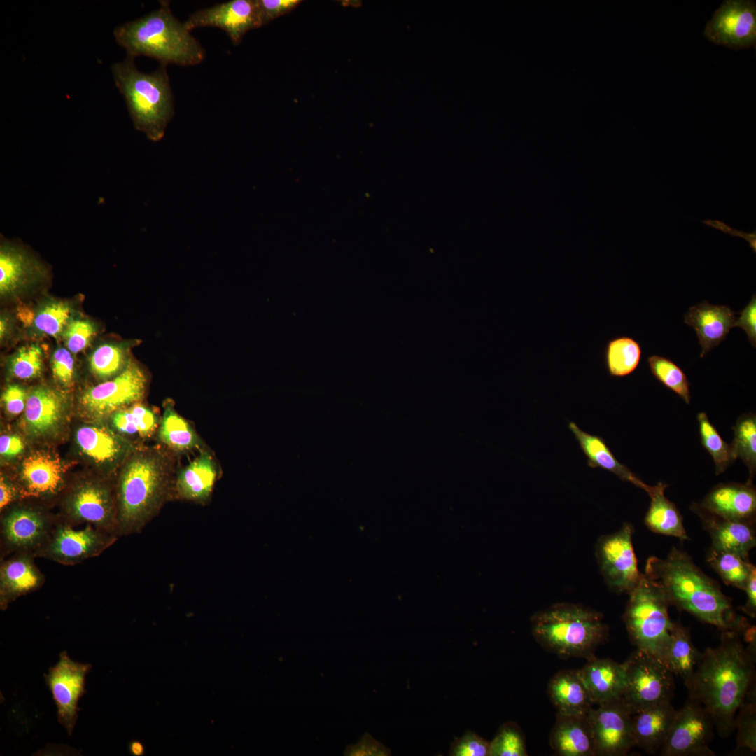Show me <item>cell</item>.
I'll use <instances>...</instances> for the list:
<instances>
[{
	"mask_svg": "<svg viewBox=\"0 0 756 756\" xmlns=\"http://www.w3.org/2000/svg\"><path fill=\"white\" fill-rule=\"evenodd\" d=\"M720 643L707 648L689 678L684 681L689 697L700 702L711 715L721 738L734 729L737 710L750 690L755 687V658L744 647L740 635L721 631Z\"/></svg>",
	"mask_w": 756,
	"mask_h": 756,
	"instance_id": "cell-1",
	"label": "cell"
},
{
	"mask_svg": "<svg viewBox=\"0 0 756 756\" xmlns=\"http://www.w3.org/2000/svg\"><path fill=\"white\" fill-rule=\"evenodd\" d=\"M175 456L162 447L135 448L114 484L118 535L139 533L172 500Z\"/></svg>",
	"mask_w": 756,
	"mask_h": 756,
	"instance_id": "cell-2",
	"label": "cell"
},
{
	"mask_svg": "<svg viewBox=\"0 0 756 756\" xmlns=\"http://www.w3.org/2000/svg\"><path fill=\"white\" fill-rule=\"evenodd\" d=\"M645 574L657 582L670 605L688 612L720 631L739 632L747 620L734 610L718 583L706 575L685 552L673 547L666 558L650 557Z\"/></svg>",
	"mask_w": 756,
	"mask_h": 756,
	"instance_id": "cell-3",
	"label": "cell"
},
{
	"mask_svg": "<svg viewBox=\"0 0 756 756\" xmlns=\"http://www.w3.org/2000/svg\"><path fill=\"white\" fill-rule=\"evenodd\" d=\"M160 7L146 15L117 27L114 37L127 56H146L160 64L192 66L201 63L205 51L172 13L169 3L160 1Z\"/></svg>",
	"mask_w": 756,
	"mask_h": 756,
	"instance_id": "cell-4",
	"label": "cell"
},
{
	"mask_svg": "<svg viewBox=\"0 0 756 756\" xmlns=\"http://www.w3.org/2000/svg\"><path fill=\"white\" fill-rule=\"evenodd\" d=\"M531 631L545 650L561 657L595 656L607 638L608 626L601 612L582 604L558 603L531 618Z\"/></svg>",
	"mask_w": 756,
	"mask_h": 756,
	"instance_id": "cell-5",
	"label": "cell"
},
{
	"mask_svg": "<svg viewBox=\"0 0 756 756\" xmlns=\"http://www.w3.org/2000/svg\"><path fill=\"white\" fill-rule=\"evenodd\" d=\"M116 87L123 95L134 127L153 141L162 139L174 113L167 66L150 74L140 71L127 56L111 66Z\"/></svg>",
	"mask_w": 756,
	"mask_h": 756,
	"instance_id": "cell-6",
	"label": "cell"
},
{
	"mask_svg": "<svg viewBox=\"0 0 756 756\" xmlns=\"http://www.w3.org/2000/svg\"><path fill=\"white\" fill-rule=\"evenodd\" d=\"M628 594L622 619L631 643L663 661L673 625L664 592L644 573Z\"/></svg>",
	"mask_w": 756,
	"mask_h": 756,
	"instance_id": "cell-7",
	"label": "cell"
},
{
	"mask_svg": "<svg viewBox=\"0 0 756 756\" xmlns=\"http://www.w3.org/2000/svg\"><path fill=\"white\" fill-rule=\"evenodd\" d=\"M63 492L59 521L73 526L90 524L119 537L114 484L106 477H80Z\"/></svg>",
	"mask_w": 756,
	"mask_h": 756,
	"instance_id": "cell-8",
	"label": "cell"
},
{
	"mask_svg": "<svg viewBox=\"0 0 756 756\" xmlns=\"http://www.w3.org/2000/svg\"><path fill=\"white\" fill-rule=\"evenodd\" d=\"M622 664L626 683L620 698L632 715L671 702L676 687L674 674L659 658L636 649Z\"/></svg>",
	"mask_w": 756,
	"mask_h": 756,
	"instance_id": "cell-9",
	"label": "cell"
},
{
	"mask_svg": "<svg viewBox=\"0 0 756 756\" xmlns=\"http://www.w3.org/2000/svg\"><path fill=\"white\" fill-rule=\"evenodd\" d=\"M147 383L144 370L130 359L120 374L85 390L78 397V411L89 422H100L118 410L141 402Z\"/></svg>",
	"mask_w": 756,
	"mask_h": 756,
	"instance_id": "cell-10",
	"label": "cell"
},
{
	"mask_svg": "<svg viewBox=\"0 0 756 756\" xmlns=\"http://www.w3.org/2000/svg\"><path fill=\"white\" fill-rule=\"evenodd\" d=\"M1 512V559L16 553L35 556L58 522L43 508L23 503H15Z\"/></svg>",
	"mask_w": 756,
	"mask_h": 756,
	"instance_id": "cell-11",
	"label": "cell"
},
{
	"mask_svg": "<svg viewBox=\"0 0 756 756\" xmlns=\"http://www.w3.org/2000/svg\"><path fill=\"white\" fill-rule=\"evenodd\" d=\"M633 533V526L624 523L616 532L601 536L596 544L601 574L608 587L617 594H629L643 575L638 568Z\"/></svg>",
	"mask_w": 756,
	"mask_h": 756,
	"instance_id": "cell-12",
	"label": "cell"
},
{
	"mask_svg": "<svg viewBox=\"0 0 756 756\" xmlns=\"http://www.w3.org/2000/svg\"><path fill=\"white\" fill-rule=\"evenodd\" d=\"M118 536L90 524L81 528L58 519L46 543L36 553L35 557L72 566L99 556L111 547Z\"/></svg>",
	"mask_w": 756,
	"mask_h": 756,
	"instance_id": "cell-13",
	"label": "cell"
},
{
	"mask_svg": "<svg viewBox=\"0 0 756 756\" xmlns=\"http://www.w3.org/2000/svg\"><path fill=\"white\" fill-rule=\"evenodd\" d=\"M715 724L708 710L698 701L688 698L676 710L668 735L660 750L662 756H713L709 748Z\"/></svg>",
	"mask_w": 756,
	"mask_h": 756,
	"instance_id": "cell-14",
	"label": "cell"
},
{
	"mask_svg": "<svg viewBox=\"0 0 756 756\" xmlns=\"http://www.w3.org/2000/svg\"><path fill=\"white\" fill-rule=\"evenodd\" d=\"M92 667L89 663L72 660L64 650L60 653L57 663L44 675L57 707V720L69 736L78 718V702L86 692L85 678Z\"/></svg>",
	"mask_w": 756,
	"mask_h": 756,
	"instance_id": "cell-15",
	"label": "cell"
},
{
	"mask_svg": "<svg viewBox=\"0 0 756 756\" xmlns=\"http://www.w3.org/2000/svg\"><path fill=\"white\" fill-rule=\"evenodd\" d=\"M69 407L62 391L48 385L36 386L28 393L21 427L31 440L52 438L64 428Z\"/></svg>",
	"mask_w": 756,
	"mask_h": 756,
	"instance_id": "cell-16",
	"label": "cell"
},
{
	"mask_svg": "<svg viewBox=\"0 0 756 756\" xmlns=\"http://www.w3.org/2000/svg\"><path fill=\"white\" fill-rule=\"evenodd\" d=\"M596 756H624L636 746L632 715L621 698L592 708L587 713Z\"/></svg>",
	"mask_w": 756,
	"mask_h": 756,
	"instance_id": "cell-17",
	"label": "cell"
},
{
	"mask_svg": "<svg viewBox=\"0 0 756 756\" xmlns=\"http://www.w3.org/2000/svg\"><path fill=\"white\" fill-rule=\"evenodd\" d=\"M704 34L712 43L740 50L755 46L756 6L747 0H727L706 23Z\"/></svg>",
	"mask_w": 756,
	"mask_h": 756,
	"instance_id": "cell-18",
	"label": "cell"
},
{
	"mask_svg": "<svg viewBox=\"0 0 756 756\" xmlns=\"http://www.w3.org/2000/svg\"><path fill=\"white\" fill-rule=\"evenodd\" d=\"M66 473V466L56 454L38 449L22 458L12 478L24 499H48L64 491Z\"/></svg>",
	"mask_w": 756,
	"mask_h": 756,
	"instance_id": "cell-19",
	"label": "cell"
},
{
	"mask_svg": "<svg viewBox=\"0 0 756 756\" xmlns=\"http://www.w3.org/2000/svg\"><path fill=\"white\" fill-rule=\"evenodd\" d=\"M74 440L80 455L105 477L120 468L136 448L128 438L100 422L80 425Z\"/></svg>",
	"mask_w": 756,
	"mask_h": 756,
	"instance_id": "cell-20",
	"label": "cell"
},
{
	"mask_svg": "<svg viewBox=\"0 0 756 756\" xmlns=\"http://www.w3.org/2000/svg\"><path fill=\"white\" fill-rule=\"evenodd\" d=\"M48 267L24 245L1 235L0 295L11 298L46 279Z\"/></svg>",
	"mask_w": 756,
	"mask_h": 756,
	"instance_id": "cell-21",
	"label": "cell"
},
{
	"mask_svg": "<svg viewBox=\"0 0 756 756\" xmlns=\"http://www.w3.org/2000/svg\"><path fill=\"white\" fill-rule=\"evenodd\" d=\"M183 24L189 31L202 27L220 28L234 45L240 43L247 31L262 26L256 0H232L199 10Z\"/></svg>",
	"mask_w": 756,
	"mask_h": 756,
	"instance_id": "cell-22",
	"label": "cell"
},
{
	"mask_svg": "<svg viewBox=\"0 0 756 756\" xmlns=\"http://www.w3.org/2000/svg\"><path fill=\"white\" fill-rule=\"evenodd\" d=\"M219 468L211 451L204 448L187 465L176 470L172 500L205 505L211 499L219 477Z\"/></svg>",
	"mask_w": 756,
	"mask_h": 756,
	"instance_id": "cell-23",
	"label": "cell"
},
{
	"mask_svg": "<svg viewBox=\"0 0 756 756\" xmlns=\"http://www.w3.org/2000/svg\"><path fill=\"white\" fill-rule=\"evenodd\" d=\"M690 509L699 517L703 528L708 533L711 547L748 559L750 551L756 545L755 523L724 518L706 510L700 503H693Z\"/></svg>",
	"mask_w": 756,
	"mask_h": 756,
	"instance_id": "cell-24",
	"label": "cell"
},
{
	"mask_svg": "<svg viewBox=\"0 0 756 756\" xmlns=\"http://www.w3.org/2000/svg\"><path fill=\"white\" fill-rule=\"evenodd\" d=\"M34 555L16 553L0 565V609L6 610L18 598L40 589L45 576L34 563Z\"/></svg>",
	"mask_w": 756,
	"mask_h": 756,
	"instance_id": "cell-25",
	"label": "cell"
},
{
	"mask_svg": "<svg viewBox=\"0 0 756 756\" xmlns=\"http://www.w3.org/2000/svg\"><path fill=\"white\" fill-rule=\"evenodd\" d=\"M700 504L724 518L755 523L756 489L752 482L719 484Z\"/></svg>",
	"mask_w": 756,
	"mask_h": 756,
	"instance_id": "cell-26",
	"label": "cell"
},
{
	"mask_svg": "<svg viewBox=\"0 0 756 756\" xmlns=\"http://www.w3.org/2000/svg\"><path fill=\"white\" fill-rule=\"evenodd\" d=\"M684 318L685 323L696 333L701 346V358L726 338L736 320L729 307L713 305L707 301L691 307Z\"/></svg>",
	"mask_w": 756,
	"mask_h": 756,
	"instance_id": "cell-27",
	"label": "cell"
},
{
	"mask_svg": "<svg viewBox=\"0 0 756 756\" xmlns=\"http://www.w3.org/2000/svg\"><path fill=\"white\" fill-rule=\"evenodd\" d=\"M579 672L593 704H602L622 696L626 683L622 664L594 656L587 659Z\"/></svg>",
	"mask_w": 756,
	"mask_h": 756,
	"instance_id": "cell-28",
	"label": "cell"
},
{
	"mask_svg": "<svg viewBox=\"0 0 756 756\" xmlns=\"http://www.w3.org/2000/svg\"><path fill=\"white\" fill-rule=\"evenodd\" d=\"M550 745L560 756H596L595 743L587 715L556 713L550 734Z\"/></svg>",
	"mask_w": 756,
	"mask_h": 756,
	"instance_id": "cell-29",
	"label": "cell"
},
{
	"mask_svg": "<svg viewBox=\"0 0 756 756\" xmlns=\"http://www.w3.org/2000/svg\"><path fill=\"white\" fill-rule=\"evenodd\" d=\"M676 712L671 702H666L633 715L636 746L649 754H655L660 750L668 735Z\"/></svg>",
	"mask_w": 756,
	"mask_h": 756,
	"instance_id": "cell-30",
	"label": "cell"
},
{
	"mask_svg": "<svg viewBox=\"0 0 756 756\" xmlns=\"http://www.w3.org/2000/svg\"><path fill=\"white\" fill-rule=\"evenodd\" d=\"M547 694L558 714L587 715L594 705L578 670H564L550 680Z\"/></svg>",
	"mask_w": 756,
	"mask_h": 756,
	"instance_id": "cell-31",
	"label": "cell"
},
{
	"mask_svg": "<svg viewBox=\"0 0 756 756\" xmlns=\"http://www.w3.org/2000/svg\"><path fill=\"white\" fill-rule=\"evenodd\" d=\"M568 426L581 450L586 456L588 466L606 470L623 481L629 482L646 492L649 491L650 486L643 482L626 465L622 464L602 438L582 430L573 421L568 422Z\"/></svg>",
	"mask_w": 756,
	"mask_h": 756,
	"instance_id": "cell-32",
	"label": "cell"
},
{
	"mask_svg": "<svg viewBox=\"0 0 756 756\" xmlns=\"http://www.w3.org/2000/svg\"><path fill=\"white\" fill-rule=\"evenodd\" d=\"M158 438L162 446L174 455L205 448V444L200 435L192 425L178 414L172 400H166L164 403Z\"/></svg>",
	"mask_w": 756,
	"mask_h": 756,
	"instance_id": "cell-33",
	"label": "cell"
},
{
	"mask_svg": "<svg viewBox=\"0 0 756 756\" xmlns=\"http://www.w3.org/2000/svg\"><path fill=\"white\" fill-rule=\"evenodd\" d=\"M666 487L667 485L661 482L650 486L647 493L651 501L645 517V524L654 533L676 537L682 541L690 540L680 512L664 495Z\"/></svg>",
	"mask_w": 756,
	"mask_h": 756,
	"instance_id": "cell-34",
	"label": "cell"
},
{
	"mask_svg": "<svg viewBox=\"0 0 756 756\" xmlns=\"http://www.w3.org/2000/svg\"><path fill=\"white\" fill-rule=\"evenodd\" d=\"M701 652L695 647L690 631L679 622H673L663 662L669 670L686 680L693 673Z\"/></svg>",
	"mask_w": 756,
	"mask_h": 756,
	"instance_id": "cell-35",
	"label": "cell"
},
{
	"mask_svg": "<svg viewBox=\"0 0 756 756\" xmlns=\"http://www.w3.org/2000/svg\"><path fill=\"white\" fill-rule=\"evenodd\" d=\"M111 422L114 430L123 436L138 435L150 438L158 431L160 418L140 402L120 409L113 414Z\"/></svg>",
	"mask_w": 756,
	"mask_h": 756,
	"instance_id": "cell-36",
	"label": "cell"
},
{
	"mask_svg": "<svg viewBox=\"0 0 756 756\" xmlns=\"http://www.w3.org/2000/svg\"><path fill=\"white\" fill-rule=\"evenodd\" d=\"M641 354L640 344L632 337L620 336L610 340L604 350L608 374L615 377L631 374L638 368Z\"/></svg>",
	"mask_w": 756,
	"mask_h": 756,
	"instance_id": "cell-37",
	"label": "cell"
},
{
	"mask_svg": "<svg viewBox=\"0 0 756 756\" xmlns=\"http://www.w3.org/2000/svg\"><path fill=\"white\" fill-rule=\"evenodd\" d=\"M706 561L724 583L743 591L752 571L756 568L748 559L713 547L707 552Z\"/></svg>",
	"mask_w": 756,
	"mask_h": 756,
	"instance_id": "cell-38",
	"label": "cell"
},
{
	"mask_svg": "<svg viewBox=\"0 0 756 756\" xmlns=\"http://www.w3.org/2000/svg\"><path fill=\"white\" fill-rule=\"evenodd\" d=\"M129 347L126 344L104 343L99 345L88 359L91 373L100 380H108L120 374L127 365Z\"/></svg>",
	"mask_w": 756,
	"mask_h": 756,
	"instance_id": "cell-39",
	"label": "cell"
},
{
	"mask_svg": "<svg viewBox=\"0 0 756 756\" xmlns=\"http://www.w3.org/2000/svg\"><path fill=\"white\" fill-rule=\"evenodd\" d=\"M734 438L731 444L736 458H740L749 470L748 482H752L756 472V416L743 414L732 428Z\"/></svg>",
	"mask_w": 756,
	"mask_h": 756,
	"instance_id": "cell-40",
	"label": "cell"
},
{
	"mask_svg": "<svg viewBox=\"0 0 756 756\" xmlns=\"http://www.w3.org/2000/svg\"><path fill=\"white\" fill-rule=\"evenodd\" d=\"M702 446L711 455L716 475L722 473L736 459L731 444L723 440L704 412L697 415Z\"/></svg>",
	"mask_w": 756,
	"mask_h": 756,
	"instance_id": "cell-41",
	"label": "cell"
},
{
	"mask_svg": "<svg viewBox=\"0 0 756 756\" xmlns=\"http://www.w3.org/2000/svg\"><path fill=\"white\" fill-rule=\"evenodd\" d=\"M71 306L62 301H49L44 303L34 314L31 323L40 334L56 337L63 332L71 319Z\"/></svg>",
	"mask_w": 756,
	"mask_h": 756,
	"instance_id": "cell-42",
	"label": "cell"
},
{
	"mask_svg": "<svg viewBox=\"0 0 756 756\" xmlns=\"http://www.w3.org/2000/svg\"><path fill=\"white\" fill-rule=\"evenodd\" d=\"M648 362L654 377L689 404L690 383L683 370L671 360L657 355L649 356Z\"/></svg>",
	"mask_w": 756,
	"mask_h": 756,
	"instance_id": "cell-43",
	"label": "cell"
},
{
	"mask_svg": "<svg viewBox=\"0 0 756 756\" xmlns=\"http://www.w3.org/2000/svg\"><path fill=\"white\" fill-rule=\"evenodd\" d=\"M524 734L512 721L503 724L489 742V756H527Z\"/></svg>",
	"mask_w": 756,
	"mask_h": 756,
	"instance_id": "cell-44",
	"label": "cell"
},
{
	"mask_svg": "<svg viewBox=\"0 0 756 756\" xmlns=\"http://www.w3.org/2000/svg\"><path fill=\"white\" fill-rule=\"evenodd\" d=\"M10 374L19 379H32L38 377L43 370V351L36 344L19 348L8 360Z\"/></svg>",
	"mask_w": 756,
	"mask_h": 756,
	"instance_id": "cell-45",
	"label": "cell"
},
{
	"mask_svg": "<svg viewBox=\"0 0 756 756\" xmlns=\"http://www.w3.org/2000/svg\"><path fill=\"white\" fill-rule=\"evenodd\" d=\"M734 718L737 750L756 752V699L745 700Z\"/></svg>",
	"mask_w": 756,
	"mask_h": 756,
	"instance_id": "cell-46",
	"label": "cell"
},
{
	"mask_svg": "<svg viewBox=\"0 0 756 756\" xmlns=\"http://www.w3.org/2000/svg\"><path fill=\"white\" fill-rule=\"evenodd\" d=\"M96 332L92 322L87 319L73 318L63 331L66 349L73 354L84 350L90 344Z\"/></svg>",
	"mask_w": 756,
	"mask_h": 756,
	"instance_id": "cell-47",
	"label": "cell"
},
{
	"mask_svg": "<svg viewBox=\"0 0 756 756\" xmlns=\"http://www.w3.org/2000/svg\"><path fill=\"white\" fill-rule=\"evenodd\" d=\"M51 370L54 379L64 388L71 387L74 382L75 366L71 352L66 348L58 347L51 356Z\"/></svg>",
	"mask_w": 756,
	"mask_h": 756,
	"instance_id": "cell-48",
	"label": "cell"
},
{
	"mask_svg": "<svg viewBox=\"0 0 756 756\" xmlns=\"http://www.w3.org/2000/svg\"><path fill=\"white\" fill-rule=\"evenodd\" d=\"M451 756H489V742L473 732L467 731L460 738H456L451 746Z\"/></svg>",
	"mask_w": 756,
	"mask_h": 756,
	"instance_id": "cell-49",
	"label": "cell"
},
{
	"mask_svg": "<svg viewBox=\"0 0 756 756\" xmlns=\"http://www.w3.org/2000/svg\"><path fill=\"white\" fill-rule=\"evenodd\" d=\"M262 26L297 6L299 0H256Z\"/></svg>",
	"mask_w": 756,
	"mask_h": 756,
	"instance_id": "cell-50",
	"label": "cell"
},
{
	"mask_svg": "<svg viewBox=\"0 0 756 756\" xmlns=\"http://www.w3.org/2000/svg\"><path fill=\"white\" fill-rule=\"evenodd\" d=\"M391 754L390 749L368 733H365L356 743L348 746L344 752L348 756H388Z\"/></svg>",
	"mask_w": 756,
	"mask_h": 756,
	"instance_id": "cell-51",
	"label": "cell"
},
{
	"mask_svg": "<svg viewBox=\"0 0 756 756\" xmlns=\"http://www.w3.org/2000/svg\"><path fill=\"white\" fill-rule=\"evenodd\" d=\"M28 393L19 384H11L6 386L2 396L3 407L9 416H15L23 413Z\"/></svg>",
	"mask_w": 756,
	"mask_h": 756,
	"instance_id": "cell-52",
	"label": "cell"
},
{
	"mask_svg": "<svg viewBox=\"0 0 756 756\" xmlns=\"http://www.w3.org/2000/svg\"><path fill=\"white\" fill-rule=\"evenodd\" d=\"M756 297L752 296L749 304L740 312V316L735 320L733 327L741 328L747 334L748 340L753 347L756 346Z\"/></svg>",
	"mask_w": 756,
	"mask_h": 756,
	"instance_id": "cell-53",
	"label": "cell"
},
{
	"mask_svg": "<svg viewBox=\"0 0 756 756\" xmlns=\"http://www.w3.org/2000/svg\"><path fill=\"white\" fill-rule=\"evenodd\" d=\"M22 499L24 498L13 479L1 472L0 477L1 512Z\"/></svg>",
	"mask_w": 756,
	"mask_h": 756,
	"instance_id": "cell-54",
	"label": "cell"
},
{
	"mask_svg": "<svg viewBox=\"0 0 756 756\" xmlns=\"http://www.w3.org/2000/svg\"><path fill=\"white\" fill-rule=\"evenodd\" d=\"M24 449L21 437L17 434H3L0 438V454L3 459H11L20 455Z\"/></svg>",
	"mask_w": 756,
	"mask_h": 756,
	"instance_id": "cell-55",
	"label": "cell"
},
{
	"mask_svg": "<svg viewBox=\"0 0 756 756\" xmlns=\"http://www.w3.org/2000/svg\"><path fill=\"white\" fill-rule=\"evenodd\" d=\"M704 225L719 230L724 233L729 234L733 237H738L747 241L754 253L756 252V232H746L743 230L733 228L725 222L719 220L706 219L701 221Z\"/></svg>",
	"mask_w": 756,
	"mask_h": 756,
	"instance_id": "cell-56",
	"label": "cell"
},
{
	"mask_svg": "<svg viewBox=\"0 0 756 756\" xmlns=\"http://www.w3.org/2000/svg\"><path fill=\"white\" fill-rule=\"evenodd\" d=\"M746 593V602L741 610L752 618L756 617V568H755L746 583L744 590Z\"/></svg>",
	"mask_w": 756,
	"mask_h": 756,
	"instance_id": "cell-57",
	"label": "cell"
},
{
	"mask_svg": "<svg viewBox=\"0 0 756 756\" xmlns=\"http://www.w3.org/2000/svg\"><path fill=\"white\" fill-rule=\"evenodd\" d=\"M8 330H9L8 321L7 318H6L5 316H1V320H0V337H1V342H3V340L5 339V337L8 335Z\"/></svg>",
	"mask_w": 756,
	"mask_h": 756,
	"instance_id": "cell-58",
	"label": "cell"
},
{
	"mask_svg": "<svg viewBox=\"0 0 756 756\" xmlns=\"http://www.w3.org/2000/svg\"><path fill=\"white\" fill-rule=\"evenodd\" d=\"M130 752L134 755H141L144 752L143 745L138 741H133L130 746Z\"/></svg>",
	"mask_w": 756,
	"mask_h": 756,
	"instance_id": "cell-59",
	"label": "cell"
}]
</instances>
